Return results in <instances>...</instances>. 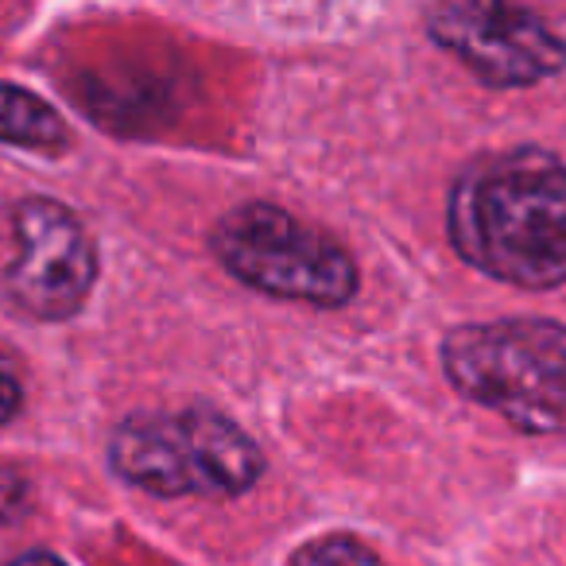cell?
I'll return each instance as SVG.
<instances>
[{"mask_svg": "<svg viewBox=\"0 0 566 566\" xmlns=\"http://www.w3.org/2000/svg\"><path fill=\"white\" fill-rule=\"evenodd\" d=\"M20 403H24V385L17 377V365L0 354V427L20 416Z\"/></svg>", "mask_w": 566, "mask_h": 566, "instance_id": "10", "label": "cell"}, {"mask_svg": "<svg viewBox=\"0 0 566 566\" xmlns=\"http://www.w3.org/2000/svg\"><path fill=\"white\" fill-rule=\"evenodd\" d=\"M32 501V481L17 465H0V527H9Z\"/></svg>", "mask_w": 566, "mask_h": 566, "instance_id": "9", "label": "cell"}, {"mask_svg": "<svg viewBox=\"0 0 566 566\" xmlns=\"http://www.w3.org/2000/svg\"><path fill=\"white\" fill-rule=\"evenodd\" d=\"M450 241L465 264L512 287L566 283V164L509 151L465 167L450 195Z\"/></svg>", "mask_w": 566, "mask_h": 566, "instance_id": "1", "label": "cell"}, {"mask_svg": "<svg viewBox=\"0 0 566 566\" xmlns=\"http://www.w3.org/2000/svg\"><path fill=\"white\" fill-rule=\"evenodd\" d=\"M210 244L229 275L272 300L346 307L357 295V264L346 244L272 202L233 206Z\"/></svg>", "mask_w": 566, "mask_h": 566, "instance_id": "4", "label": "cell"}, {"mask_svg": "<svg viewBox=\"0 0 566 566\" xmlns=\"http://www.w3.org/2000/svg\"><path fill=\"white\" fill-rule=\"evenodd\" d=\"M20 256L4 275L12 303L40 323H63L86 307L97 280V252L86 226L55 198H24L12 210Z\"/></svg>", "mask_w": 566, "mask_h": 566, "instance_id": "5", "label": "cell"}, {"mask_svg": "<svg viewBox=\"0 0 566 566\" xmlns=\"http://www.w3.org/2000/svg\"><path fill=\"white\" fill-rule=\"evenodd\" d=\"M9 566H66L59 555H51V551H28V555L12 558Z\"/></svg>", "mask_w": 566, "mask_h": 566, "instance_id": "11", "label": "cell"}, {"mask_svg": "<svg viewBox=\"0 0 566 566\" xmlns=\"http://www.w3.org/2000/svg\"><path fill=\"white\" fill-rule=\"evenodd\" d=\"M287 566H385V563H380L377 551H369L361 539L334 532V535H318V539L303 543Z\"/></svg>", "mask_w": 566, "mask_h": 566, "instance_id": "8", "label": "cell"}, {"mask_svg": "<svg viewBox=\"0 0 566 566\" xmlns=\"http://www.w3.org/2000/svg\"><path fill=\"white\" fill-rule=\"evenodd\" d=\"M447 380L524 434H566V326L501 318L458 326L442 342Z\"/></svg>", "mask_w": 566, "mask_h": 566, "instance_id": "2", "label": "cell"}, {"mask_svg": "<svg viewBox=\"0 0 566 566\" xmlns=\"http://www.w3.org/2000/svg\"><path fill=\"white\" fill-rule=\"evenodd\" d=\"M431 40L458 55L465 71L493 90H520L551 78L566 66V43L532 9L458 0L427 17Z\"/></svg>", "mask_w": 566, "mask_h": 566, "instance_id": "6", "label": "cell"}, {"mask_svg": "<svg viewBox=\"0 0 566 566\" xmlns=\"http://www.w3.org/2000/svg\"><path fill=\"white\" fill-rule=\"evenodd\" d=\"M113 473L151 496H237L264 473V454L229 416L190 403L136 411L109 439Z\"/></svg>", "mask_w": 566, "mask_h": 566, "instance_id": "3", "label": "cell"}, {"mask_svg": "<svg viewBox=\"0 0 566 566\" xmlns=\"http://www.w3.org/2000/svg\"><path fill=\"white\" fill-rule=\"evenodd\" d=\"M0 140L17 144V148L59 151L66 148L71 133L43 97L28 94L24 86L0 82Z\"/></svg>", "mask_w": 566, "mask_h": 566, "instance_id": "7", "label": "cell"}]
</instances>
